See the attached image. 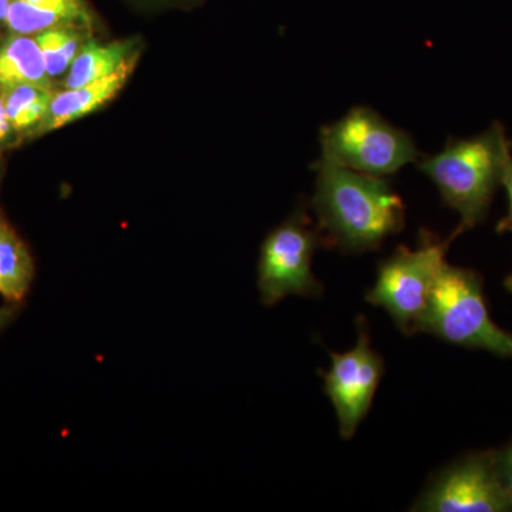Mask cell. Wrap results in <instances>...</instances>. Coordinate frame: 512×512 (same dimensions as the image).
Returning <instances> with one entry per match:
<instances>
[{
    "label": "cell",
    "mask_w": 512,
    "mask_h": 512,
    "mask_svg": "<svg viewBox=\"0 0 512 512\" xmlns=\"http://www.w3.org/2000/svg\"><path fill=\"white\" fill-rule=\"evenodd\" d=\"M412 511L512 512V500L498 480L494 451L471 454L456 461L421 493Z\"/></svg>",
    "instance_id": "cell-7"
},
{
    "label": "cell",
    "mask_w": 512,
    "mask_h": 512,
    "mask_svg": "<svg viewBox=\"0 0 512 512\" xmlns=\"http://www.w3.org/2000/svg\"><path fill=\"white\" fill-rule=\"evenodd\" d=\"M6 26L16 35H37L43 30L62 28V26H77L90 30L86 25L72 15V13L63 12V10L39 8V6L30 5L25 0H12L6 18Z\"/></svg>",
    "instance_id": "cell-15"
},
{
    "label": "cell",
    "mask_w": 512,
    "mask_h": 512,
    "mask_svg": "<svg viewBox=\"0 0 512 512\" xmlns=\"http://www.w3.org/2000/svg\"><path fill=\"white\" fill-rule=\"evenodd\" d=\"M501 185H504L505 191H507L508 211L507 215L498 221L495 231L497 234H507V232H512V160L505 167Z\"/></svg>",
    "instance_id": "cell-18"
},
{
    "label": "cell",
    "mask_w": 512,
    "mask_h": 512,
    "mask_svg": "<svg viewBox=\"0 0 512 512\" xmlns=\"http://www.w3.org/2000/svg\"><path fill=\"white\" fill-rule=\"evenodd\" d=\"M505 288L508 289V292L512 293V274L507 276V279L504 281Z\"/></svg>",
    "instance_id": "cell-23"
},
{
    "label": "cell",
    "mask_w": 512,
    "mask_h": 512,
    "mask_svg": "<svg viewBox=\"0 0 512 512\" xmlns=\"http://www.w3.org/2000/svg\"><path fill=\"white\" fill-rule=\"evenodd\" d=\"M429 333L451 345L512 357V333L491 319L483 279L473 269L444 264L417 333Z\"/></svg>",
    "instance_id": "cell-3"
},
{
    "label": "cell",
    "mask_w": 512,
    "mask_h": 512,
    "mask_svg": "<svg viewBox=\"0 0 512 512\" xmlns=\"http://www.w3.org/2000/svg\"><path fill=\"white\" fill-rule=\"evenodd\" d=\"M359 338L349 352H330L332 366L319 370L325 393L336 410L342 439L355 436L357 427L372 407L377 387L384 373L383 357L372 348L365 318L357 322Z\"/></svg>",
    "instance_id": "cell-8"
},
{
    "label": "cell",
    "mask_w": 512,
    "mask_h": 512,
    "mask_svg": "<svg viewBox=\"0 0 512 512\" xmlns=\"http://www.w3.org/2000/svg\"><path fill=\"white\" fill-rule=\"evenodd\" d=\"M30 5L39 6V8L63 10V12L72 13L82 20L87 28L92 29L93 13L87 6L86 0H25Z\"/></svg>",
    "instance_id": "cell-16"
},
{
    "label": "cell",
    "mask_w": 512,
    "mask_h": 512,
    "mask_svg": "<svg viewBox=\"0 0 512 512\" xmlns=\"http://www.w3.org/2000/svg\"><path fill=\"white\" fill-rule=\"evenodd\" d=\"M450 239L441 241L431 232H420L416 249L396 248L377 269L376 284L366 301L386 309L404 335L417 333V325L429 305L431 292L446 264Z\"/></svg>",
    "instance_id": "cell-5"
},
{
    "label": "cell",
    "mask_w": 512,
    "mask_h": 512,
    "mask_svg": "<svg viewBox=\"0 0 512 512\" xmlns=\"http://www.w3.org/2000/svg\"><path fill=\"white\" fill-rule=\"evenodd\" d=\"M36 275L28 245L0 210V296L6 303H22Z\"/></svg>",
    "instance_id": "cell-10"
},
{
    "label": "cell",
    "mask_w": 512,
    "mask_h": 512,
    "mask_svg": "<svg viewBox=\"0 0 512 512\" xmlns=\"http://www.w3.org/2000/svg\"><path fill=\"white\" fill-rule=\"evenodd\" d=\"M53 96V89L36 84L0 86V99L10 126L16 133H28L29 136L46 116Z\"/></svg>",
    "instance_id": "cell-13"
},
{
    "label": "cell",
    "mask_w": 512,
    "mask_h": 512,
    "mask_svg": "<svg viewBox=\"0 0 512 512\" xmlns=\"http://www.w3.org/2000/svg\"><path fill=\"white\" fill-rule=\"evenodd\" d=\"M494 466L498 480L512 500V443L503 450L494 451Z\"/></svg>",
    "instance_id": "cell-17"
},
{
    "label": "cell",
    "mask_w": 512,
    "mask_h": 512,
    "mask_svg": "<svg viewBox=\"0 0 512 512\" xmlns=\"http://www.w3.org/2000/svg\"><path fill=\"white\" fill-rule=\"evenodd\" d=\"M312 208L323 245L342 254L375 251L406 225L402 197L383 177L357 173L319 158L313 164Z\"/></svg>",
    "instance_id": "cell-1"
},
{
    "label": "cell",
    "mask_w": 512,
    "mask_h": 512,
    "mask_svg": "<svg viewBox=\"0 0 512 512\" xmlns=\"http://www.w3.org/2000/svg\"><path fill=\"white\" fill-rule=\"evenodd\" d=\"M137 53H141L137 39L110 43H97L89 39L73 60L64 80V89H77L110 76Z\"/></svg>",
    "instance_id": "cell-11"
},
{
    "label": "cell",
    "mask_w": 512,
    "mask_h": 512,
    "mask_svg": "<svg viewBox=\"0 0 512 512\" xmlns=\"http://www.w3.org/2000/svg\"><path fill=\"white\" fill-rule=\"evenodd\" d=\"M319 144L323 160L375 177H389L420 158L407 131L366 106L352 107L342 119L320 128Z\"/></svg>",
    "instance_id": "cell-4"
},
{
    "label": "cell",
    "mask_w": 512,
    "mask_h": 512,
    "mask_svg": "<svg viewBox=\"0 0 512 512\" xmlns=\"http://www.w3.org/2000/svg\"><path fill=\"white\" fill-rule=\"evenodd\" d=\"M20 311V303H6L0 308V332L15 320Z\"/></svg>",
    "instance_id": "cell-20"
},
{
    "label": "cell",
    "mask_w": 512,
    "mask_h": 512,
    "mask_svg": "<svg viewBox=\"0 0 512 512\" xmlns=\"http://www.w3.org/2000/svg\"><path fill=\"white\" fill-rule=\"evenodd\" d=\"M13 128L10 126L8 116H6L5 107H3L2 99H0V147L8 143Z\"/></svg>",
    "instance_id": "cell-21"
},
{
    "label": "cell",
    "mask_w": 512,
    "mask_h": 512,
    "mask_svg": "<svg viewBox=\"0 0 512 512\" xmlns=\"http://www.w3.org/2000/svg\"><path fill=\"white\" fill-rule=\"evenodd\" d=\"M138 59H140V53L130 57L110 76L77 89H64L63 92L55 93L46 116L30 136H42L50 131L59 130L109 103L126 86L131 74L136 70Z\"/></svg>",
    "instance_id": "cell-9"
},
{
    "label": "cell",
    "mask_w": 512,
    "mask_h": 512,
    "mask_svg": "<svg viewBox=\"0 0 512 512\" xmlns=\"http://www.w3.org/2000/svg\"><path fill=\"white\" fill-rule=\"evenodd\" d=\"M36 84L53 89L35 37L16 35L0 39V86Z\"/></svg>",
    "instance_id": "cell-12"
},
{
    "label": "cell",
    "mask_w": 512,
    "mask_h": 512,
    "mask_svg": "<svg viewBox=\"0 0 512 512\" xmlns=\"http://www.w3.org/2000/svg\"><path fill=\"white\" fill-rule=\"evenodd\" d=\"M87 29L77 26H62L43 30L35 35L37 46L45 60L50 77L62 76L72 66L73 60L86 45Z\"/></svg>",
    "instance_id": "cell-14"
},
{
    "label": "cell",
    "mask_w": 512,
    "mask_h": 512,
    "mask_svg": "<svg viewBox=\"0 0 512 512\" xmlns=\"http://www.w3.org/2000/svg\"><path fill=\"white\" fill-rule=\"evenodd\" d=\"M512 160V141L500 121L471 138H450L440 153L416 161L419 171L436 185L443 204L461 221L453 241L487 218L495 192Z\"/></svg>",
    "instance_id": "cell-2"
},
{
    "label": "cell",
    "mask_w": 512,
    "mask_h": 512,
    "mask_svg": "<svg viewBox=\"0 0 512 512\" xmlns=\"http://www.w3.org/2000/svg\"><path fill=\"white\" fill-rule=\"evenodd\" d=\"M144 8L153 9H188L200 5L204 0H134Z\"/></svg>",
    "instance_id": "cell-19"
},
{
    "label": "cell",
    "mask_w": 512,
    "mask_h": 512,
    "mask_svg": "<svg viewBox=\"0 0 512 512\" xmlns=\"http://www.w3.org/2000/svg\"><path fill=\"white\" fill-rule=\"evenodd\" d=\"M320 245L322 235L303 210L293 212L269 232L258 264V289L265 306H275L291 295H322V285L312 272L313 256Z\"/></svg>",
    "instance_id": "cell-6"
},
{
    "label": "cell",
    "mask_w": 512,
    "mask_h": 512,
    "mask_svg": "<svg viewBox=\"0 0 512 512\" xmlns=\"http://www.w3.org/2000/svg\"><path fill=\"white\" fill-rule=\"evenodd\" d=\"M10 3H12V0H0V25H6Z\"/></svg>",
    "instance_id": "cell-22"
}]
</instances>
